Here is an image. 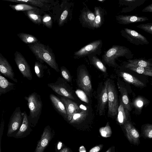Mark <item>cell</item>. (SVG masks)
Segmentation results:
<instances>
[{
    "instance_id": "cell-30",
    "label": "cell",
    "mask_w": 152,
    "mask_h": 152,
    "mask_svg": "<svg viewBox=\"0 0 152 152\" xmlns=\"http://www.w3.org/2000/svg\"><path fill=\"white\" fill-rule=\"evenodd\" d=\"M90 63L101 71L106 72L107 68L103 63L96 55H90L87 56Z\"/></svg>"
},
{
    "instance_id": "cell-15",
    "label": "cell",
    "mask_w": 152,
    "mask_h": 152,
    "mask_svg": "<svg viewBox=\"0 0 152 152\" xmlns=\"http://www.w3.org/2000/svg\"><path fill=\"white\" fill-rule=\"evenodd\" d=\"M145 0H119L118 4L121 13L132 12L142 5Z\"/></svg>"
},
{
    "instance_id": "cell-16",
    "label": "cell",
    "mask_w": 152,
    "mask_h": 152,
    "mask_svg": "<svg viewBox=\"0 0 152 152\" xmlns=\"http://www.w3.org/2000/svg\"><path fill=\"white\" fill-rule=\"evenodd\" d=\"M61 99L65 108L67 116L66 120L69 121L73 114L75 113L79 112L80 110V109L76 103L70 99L62 97Z\"/></svg>"
},
{
    "instance_id": "cell-48",
    "label": "cell",
    "mask_w": 152,
    "mask_h": 152,
    "mask_svg": "<svg viewBox=\"0 0 152 152\" xmlns=\"http://www.w3.org/2000/svg\"><path fill=\"white\" fill-rule=\"evenodd\" d=\"M79 152H86V151L85 147L82 146L79 148Z\"/></svg>"
},
{
    "instance_id": "cell-51",
    "label": "cell",
    "mask_w": 152,
    "mask_h": 152,
    "mask_svg": "<svg viewBox=\"0 0 152 152\" xmlns=\"http://www.w3.org/2000/svg\"><path fill=\"white\" fill-rule=\"evenodd\" d=\"M0 126H1V123H0Z\"/></svg>"
},
{
    "instance_id": "cell-4",
    "label": "cell",
    "mask_w": 152,
    "mask_h": 152,
    "mask_svg": "<svg viewBox=\"0 0 152 152\" xmlns=\"http://www.w3.org/2000/svg\"><path fill=\"white\" fill-rule=\"evenodd\" d=\"M102 45L101 39L93 41L75 52L74 57L75 58H78L90 55L99 56L102 52Z\"/></svg>"
},
{
    "instance_id": "cell-22",
    "label": "cell",
    "mask_w": 152,
    "mask_h": 152,
    "mask_svg": "<svg viewBox=\"0 0 152 152\" xmlns=\"http://www.w3.org/2000/svg\"><path fill=\"white\" fill-rule=\"evenodd\" d=\"M50 99L56 110L66 120H67V113L65 106L60 99L53 94L50 95Z\"/></svg>"
},
{
    "instance_id": "cell-38",
    "label": "cell",
    "mask_w": 152,
    "mask_h": 152,
    "mask_svg": "<svg viewBox=\"0 0 152 152\" xmlns=\"http://www.w3.org/2000/svg\"><path fill=\"white\" fill-rule=\"evenodd\" d=\"M69 11L68 9L64 10L60 16L58 22V24L60 26H63L65 23V21L68 18Z\"/></svg>"
},
{
    "instance_id": "cell-19",
    "label": "cell",
    "mask_w": 152,
    "mask_h": 152,
    "mask_svg": "<svg viewBox=\"0 0 152 152\" xmlns=\"http://www.w3.org/2000/svg\"><path fill=\"white\" fill-rule=\"evenodd\" d=\"M124 128L127 137L130 142L135 144L138 143L140 135L135 128L128 121L124 123Z\"/></svg>"
},
{
    "instance_id": "cell-39",
    "label": "cell",
    "mask_w": 152,
    "mask_h": 152,
    "mask_svg": "<svg viewBox=\"0 0 152 152\" xmlns=\"http://www.w3.org/2000/svg\"><path fill=\"white\" fill-rule=\"evenodd\" d=\"M75 92L77 96L81 100L86 103H88L89 100L87 95L82 90L77 89Z\"/></svg>"
},
{
    "instance_id": "cell-45",
    "label": "cell",
    "mask_w": 152,
    "mask_h": 152,
    "mask_svg": "<svg viewBox=\"0 0 152 152\" xmlns=\"http://www.w3.org/2000/svg\"><path fill=\"white\" fill-rule=\"evenodd\" d=\"M59 152H72L71 149L69 147H64L61 149Z\"/></svg>"
},
{
    "instance_id": "cell-26",
    "label": "cell",
    "mask_w": 152,
    "mask_h": 152,
    "mask_svg": "<svg viewBox=\"0 0 152 152\" xmlns=\"http://www.w3.org/2000/svg\"><path fill=\"white\" fill-rule=\"evenodd\" d=\"M42 12L30 10L23 12L25 15L35 24L39 25L42 23V16L39 14Z\"/></svg>"
},
{
    "instance_id": "cell-44",
    "label": "cell",
    "mask_w": 152,
    "mask_h": 152,
    "mask_svg": "<svg viewBox=\"0 0 152 152\" xmlns=\"http://www.w3.org/2000/svg\"><path fill=\"white\" fill-rule=\"evenodd\" d=\"M136 104L138 107L140 108L143 106V102L142 100L139 99L137 100Z\"/></svg>"
},
{
    "instance_id": "cell-14",
    "label": "cell",
    "mask_w": 152,
    "mask_h": 152,
    "mask_svg": "<svg viewBox=\"0 0 152 152\" xmlns=\"http://www.w3.org/2000/svg\"><path fill=\"white\" fill-rule=\"evenodd\" d=\"M116 22L122 25H128L139 22H145L149 20L145 16L136 15H119L115 16Z\"/></svg>"
},
{
    "instance_id": "cell-5",
    "label": "cell",
    "mask_w": 152,
    "mask_h": 152,
    "mask_svg": "<svg viewBox=\"0 0 152 152\" xmlns=\"http://www.w3.org/2000/svg\"><path fill=\"white\" fill-rule=\"evenodd\" d=\"M23 113L20 107H17L12 114L8 125L7 135L8 137H13L18 131L22 124Z\"/></svg>"
},
{
    "instance_id": "cell-32",
    "label": "cell",
    "mask_w": 152,
    "mask_h": 152,
    "mask_svg": "<svg viewBox=\"0 0 152 152\" xmlns=\"http://www.w3.org/2000/svg\"><path fill=\"white\" fill-rule=\"evenodd\" d=\"M125 67L138 73L151 77L152 76L151 69L134 66H126Z\"/></svg>"
},
{
    "instance_id": "cell-43",
    "label": "cell",
    "mask_w": 152,
    "mask_h": 152,
    "mask_svg": "<svg viewBox=\"0 0 152 152\" xmlns=\"http://www.w3.org/2000/svg\"><path fill=\"white\" fill-rule=\"evenodd\" d=\"M100 150L99 146H96L91 149L88 152H98Z\"/></svg>"
},
{
    "instance_id": "cell-23",
    "label": "cell",
    "mask_w": 152,
    "mask_h": 152,
    "mask_svg": "<svg viewBox=\"0 0 152 152\" xmlns=\"http://www.w3.org/2000/svg\"><path fill=\"white\" fill-rule=\"evenodd\" d=\"M129 111L125 108L121 100H120L118 110L117 121L120 124H122L127 121Z\"/></svg>"
},
{
    "instance_id": "cell-10",
    "label": "cell",
    "mask_w": 152,
    "mask_h": 152,
    "mask_svg": "<svg viewBox=\"0 0 152 152\" xmlns=\"http://www.w3.org/2000/svg\"><path fill=\"white\" fill-rule=\"evenodd\" d=\"M14 55L15 63L23 77L31 80L32 76L30 67L25 58L18 51L15 52Z\"/></svg>"
},
{
    "instance_id": "cell-25",
    "label": "cell",
    "mask_w": 152,
    "mask_h": 152,
    "mask_svg": "<svg viewBox=\"0 0 152 152\" xmlns=\"http://www.w3.org/2000/svg\"><path fill=\"white\" fill-rule=\"evenodd\" d=\"M120 75L125 81L135 86L142 87L145 85L143 82L129 73L124 72H121L120 73Z\"/></svg>"
},
{
    "instance_id": "cell-49",
    "label": "cell",
    "mask_w": 152,
    "mask_h": 152,
    "mask_svg": "<svg viewBox=\"0 0 152 152\" xmlns=\"http://www.w3.org/2000/svg\"><path fill=\"white\" fill-rule=\"evenodd\" d=\"M106 152H115L114 147L110 148Z\"/></svg>"
},
{
    "instance_id": "cell-13",
    "label": "cell",
    "mask_w": 152,
    "mask_h": 152,
    "mask_svg": "<svg viewBox=\"0 0 152 152\" xmlns=\"http://www.w3.org/2000/svg\"><path fill=\"white\" fill-rule=\"evenodd\" d=\"M95 19V14L87 6L84 7L80 16V20L82 26L93 30V25Z\"/></svg>"
},
{
    "instance_id": "cell-18",
    "label": "cell",
    "mask_w": 152,
    "mask_h": 152,
    "mask_svg": "<svg viewBox=\"0 0 152 152\" xmlns=\"http://www.w3.org/2000/svg\"><path fill=\"white\" fill-rule=\"evenodd\" d=\"M23 121L18 131L13 137L18 139L24 138L29 134L32 131L29 123L28 115L25 111L23 112Z\"/></svg>"
},
{
    "instance_id": "cell-34",
    "label": "cell",
    "mask_w": 152,
    "mask_h": 152,
    "mask_svg": "<svg viewBox=\"0 0 152 152\" xmlns=\"http://www.w3.org/2000/svg\"><path fill=\"white\" fill-rule=\"evenodd\" d=\"M99 131L101 136L105 138L110 137L112 134V130L108 122L105 126L100 128Z\"/></svg>"
},
{
    "instance_id": "cell-50",
    "label": "cell",
    "mask_w": 152,
    "mask_h": 152,
    "mask_svg": "<svg viewBox=\"0 0 152 152\" xmlns=\"http://www.w3.org/2000/svg\"><path fill=\"white\" fill-rule=\"evenodd\" d=\"M97 1L102 3V2H103L105 0H97Z\"/></svg>"
},
{
    "instance_id": "cell-2",
    "label": "cell",
    "mask_w": 152,
    "mask_h": 152,
    "mask_svg": "<svg viewBox=\"0 0 152 152\" xmlns=\"http://www.w3.org/2000/svg\"><path fill=\"white\" fill-rule=\"evenodd\" d=\"M134 54L128 48L123 46L113 45L104 52L102 58V61L105 64L114 66L115 61L118 58L124 57L127 59H131Z\"/></svg>"
},
{
    "instance_id": "cell-31",
    "label": "cell",
    "mask_w": 152,
    "mask_h": 152,
    "mask_svg": "<svg viewBox=\"0 0 152 152\" xmlns=\"http://www.w3.org/2000/svg\"><path fill=\"white\" fill-rule=\"evenodd\" d=\"M21 40L25 43L29 44L39 42L38 39L34 36L27 33H19L17 34Z\"/></svg>"
},
{
    "instance_id": "cell-11",
    "label": "cell",
    "mask_w": 152,
    "mask_h": 152,
    "mask_svg": "<svg viewBox=\"0 0 152 152\" xmlns=\"http://www.w3.org/2000/svg\"><path fill=\"white\" fill-rule=\"evenodd\" d=\"M54 134V132L49 126H46L38 142L34 152H44L53 138Z\"/></svg>"
},
{
    "instance_id": "cell-29",
    "label": "cell",
    "mask_w": 152,
    "mask_h": 152,
    "mask_svg": "<svg viewBox=\"0 0 152 152\" xmlns=\"http://www.w3.org/2000/svg\"><path fill=\"white\" fill-rule=\"evenodd\" d=\"M87 110H81L80 112L75 113L69 121V123L71 124H78L82 122L85 119L87 115L88 112Z\"/></svg>"
},
{
    "instance_id": "cell-17",
    "label": "cell",
    "mask_w": 152,
    "mask_h": 152,
    "mask_svg": "<svg viewBox=\"0 0 152 152\" xmlns=\"http://www.w3.org/2000/svg\"><path fill=\"white\" fill-rule=\"evenodd\" d=\"M95 19L93 25V29L100 28L104 24L107 12L104 7L101 6L94 7Z\"/></svg>"
},
{
    "instance_id": "cell-47",
    "label": "cell",
    "mask_w": 152,
    "mask_h": 152,
    "mask_svg": "<svg viewBox=\"0 0 152 152\" xmlns=\"http://www.w3.org/2000/svg\"><path fill=\"white\" fill-rule=\"evenodd\" d=\"M79 108L80 109H81V110H87V108L86 107L83 105L81 104L79 106Z\"/></svg>"
},
{
    "instance_id": "cell-12",
    "label": "cell",
    "mask_w": 152,
    "mask_h": 152,
    "mask_svg": "<svg viewBox=\"0 0 152 152\" xmlns=\"http://www.w3.org/2000/svg\"><path fill=\"white\" fill-rule=\"evenodd\" d=\"M0 73L14 82H18L12 66L1 53H0Z\"/></svg>"
},
{
    "instance_id": "cell-42",
    "label": "cell",
    "mask_w": 152,
    "mask_h": 152,
    "mask_svg": "<svg viewBox=\"0 0 152 152\" xmlns=\"http://www.w3.org/2000/svg\"><path fill=\"white\" fill-rule=\"evenodd\" d=\"M142 12H152V4H151L145 8H144L142 11Z\"/></svg>"
},
{
    "instance_id": "cell-46",
    "label": "cell",
    "mask_w": 152,
    "mask_h": 152,
    "mask_svg": "<svg viewBox=\"0 0 152 152\" xmlns=\"http://www.w3.org/2000/svg\"><path fill=\"white\" fill-rule=\"evenodd\" d=\"M63 143L61 142H59L58 143V144L57 145V150H59L61 148L62 145ZM60 151V150H59Z\"/></svg>"
},
{
    "instance_id": "cell-41",
    "label": "cell",
    "mask_w": 152,
    "mask_h": 152,
    "mask_svg": "<svg viewBox=\"0 0 152 152\" xmlns=\"http://www.w3.org/2000/svg\"><path fill=\"white\" fill-rule=\"evenodd\" d=\"M4 121L3 117V113L1 115L0 128V152H1V141L4 129Z\"/></svg>"
},
{
    "instance_id": "cell-7",
    "label": "cell",
    "mask_w": 152,
    "mask_h": 152,
    "mask_svg": "<svg viewBox=\"0 0 152 152\" xmlns=\"http://www.w3.org/2000/svg\"><path fill=\"white\" fill-rule=\"evenodd\" d=\"M120 32L122 36L126 39L130 43L135 45H147L149 43L145 37L134 30L124 28Z\"/></svg>"
},
{
    "instance_id": "cell-35",
    "label": "cell",
    "mask_w": 152,
    "mask_h": 152,
    "mask_svg": "<svg viewBox=\"0 0 152 152\" xmlns=\"http://www.w3.org/2000/svg\"><path fill=\"white\" fill-rule=\"evenodd\" d=\"M42 23L43 24L49 28L52 26L53 22L51 16L48 14H45L42 16Z\"/></svg>"
},
{
    "instance_id": "cell-27",
    "label": "cell",
    "mask_w": 152,
    "mask_h": 152,
    "mask_svg": "<svg viewBox=\"0 0 152 152\" xmlns=\"http://www.w3.org/2000/svg\"><path fill=\"white\" fill-rule=\"evenodd\" d=\"M118 88L121 96V100L124 106L129 111H131L132 108L131 103L128 96L127 91L126 88L118 83Z\"/></svg>"
},
{
    "instance_id": "cell-36",
    "label": "cell",
    "mask_w": 152,
    "mask_h": 152,
    "mask_svg": "<svg viewBox=\"0 0 152 152\" xmlns=\"http://www.w3.org/2000/svg\"><path fill=\"white\" fill-rule=\"evenodd\" d=\"M60 69L63 77L67 81L71 82L72 80V77L68 70L64 66H61Z\"/></svg>"
},
{
    "instance_id": "cell-8",
    "label": "cell",
    "mask_w": 152,
    "mask_h": 152,
    "mask_svg": "<svg viewBox=\"0 0 152 152\" xmlns=\"http://www.w3.org/2000/svg\"><path fill=\"white\" fill-rule=\"evenodd\" d=\"M68 84L63 79L61 78L55 83L48 84V85L57 94L63 97L74 100L72 90Z\"/></svg>"
},
{
    "instance_id": "cell-3",
    "label": "cell",
    "mask_w": 152,
    "mask_h": 152,
    "mask_svg": "<svg viewBox=\"0 0 152 152\" xmlns=\"http://www.w3.org/2000/svg\"><path fill=\"white\" fill-rule=\"evenodd\" d=\"M25 99L27 101V104L29 110V115L28 118L31 126L34 127L37 122L42 107V102L40 96L36 92H33Z\"/></svg>"
},
{
    "instance_id": "cell-20",
    "label": "cell",
    "mask_w": 152,
    "mask_h": 152,
    "mask_svg": "<svg viewBox=\"0 0 152 152\" xmlns=\"http://www.w3.org/2000/svg\"><path fill=\"white\" fill-rule=\"evenodd\" d=\"M107 101L108 96L106 81L99 97V115L103 114Z\"/></svg>"
},
{
    "instance_id": "cell-40",
    "label": "cell",
    "mask_w": 152,
    "mask_h": 152,
    "mask_svg": "<svg viewBox=\"0 0 152 152\" xmlns=\"http://www.w3.org/2000/svg\"><path fill=\"white\" fill-rule=\"evenodd\" d=\"M143 133L147 137L152 138V125L151 124L147 125L143 129Z\"/></svg>"
},
{
    "instance_id": "cell-37",
    "label": "cell",
    "mask_w": 152,
    "mask_h": 152,
    "mask_svg": "<svg viewBox=\"0 0 152 152\" xmlns=\"http://www.w3.org/2000/svg\"><path fill=\"white\" fill-rule=\"evenodd\" d=\"M136 26L146 32L152 34V23H151L141 24L137 25Z\"/></svg>"
},
{
    "instance_id": "cell-21",
    "label": "cell",
    "mask_w": 152,
    "mask_h": 152,
    "mask_svg": "<svg viewBox=\"0 0 152 152\" xmlns=\"http://www.w3.org/2000/svg\"><path fill=\"white\" fill-rule=\"evenodd\" d=\"M15 84L9 81L0 73V97L2 94L15 90Z\"/></svg>"
},
{
    "instance_id": "cell-1",
    "label": "cell",
    "mask_w": 152,
    "mask_h": 152,
    "mask_svg": "<svg viewBox=\"0 0 152 152\" xmlns=\"http://www.w3.org/2000/svg\"><path fill=\"white\" fill-rule=\"evenodd\" d=\"M28 46L36 57L38 61L45 62L56 71H60L54 54L48 46L39 42L28 44Z\"/></svg>"
},
{
    "instance_id": "cell-9",
    "label": "cell",
    "mask_w": 152,
    "mask_h": 152,
    "mask_svg": "<svg viewBox=\"0 0 152 152\" xmlns=\"http://www.w3.org/2000/svg\"><path fill=\"white\" fill-rule=\"evenodd\" d=\"M77 83L78 86L89 96L92 89L91 81L88 72L86 69L80 66L77 74Z\"/></svg>"
},
{
    "instance_id": "cell-28",
    "label": "cell",
    "mask_w": 152,
    "mask_h": 152,
    "mask_svg": "<svg viewBox=\"0 0 152 152\" xmlns=\"http://www.w3.org/2000/svg\"><path fill=\"white\" fill-rule=\"evenodd\" d=\"M9 6L13 10L16 11H26L30 10H35L42 12V10L38 7H34L25 4L21 3L15 5L10 4Z\"/></svg>"
},
{
    "instance_id": "cell-33",
    "label": "cell",
    "mask_w": 152,
    "mask_h": 152,
    "mask_svg": "<svg viewBox=\"0 0 152 152\" xmlns=\"http://www.w3.org/2000/svg\"><path fill=\"white\" fill-rule=\"evenodd\" d=\"M43 63L39 61H36L35 63L34 71L37 76L39 78L43 77L44 70L47 67Z\"/></svg>"
},
{
    "instance_id": "cell-6",
    "label": "cell",
    "mask_w": 152,
    "mask_h": 152,
    "mask_svg": "<svg viewBox=\"0 0 152 152\" xmlns=\"http://www.w3.org/2000/svg\"><path fill=\"white\" fill-rule=\"evenodd\" d=\"M106 82L108 102V113L114 116L118 113V107L117 94L115 86L110 79L107 80Z\"/></svg>"
},
{
    "instance_id": "cell-24",
    "label": "cell",
    "mask_w": 152,
    "mask_h": 152,
    "mask_svg": "<svg viewBox=\"0 0 152 152\" xmlns=\"http://www.w3.org/2000/svg\"><path fill=\"white\" fill-rule=\"evenodd\" d=\"M128 63L125 66H134L142 67L152 69V64L149 60L143 59H130L128 60Z\"/></svg>"
}]
</instances>
